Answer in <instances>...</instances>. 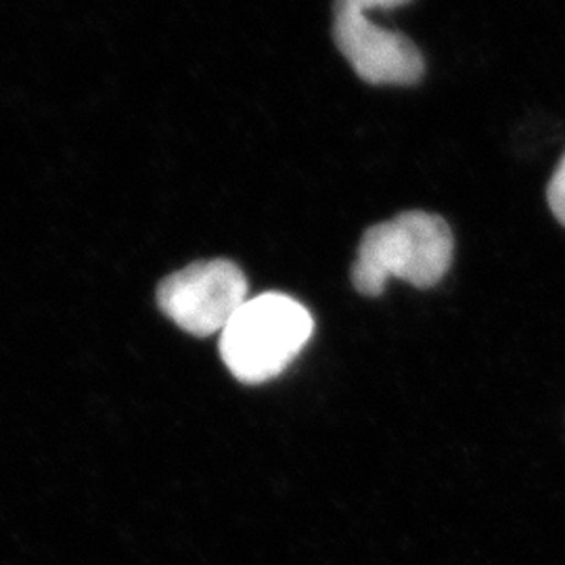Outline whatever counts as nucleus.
I'll use <instances>...</instances> for the list:
<instances>
[{"label": "nucleus", "mask_w": 565, "mask_h": 565, "mask_svg": "<svg viewBox=\"0 0 565 565\" xmlns=\"http://www.w3.org/2000/svg\"><path fill=\"white\" fill-rule=\"evenodd\" d=\"M315 321L302 303L282 294H264L243 303L221 333V354L243 384H264L281 375L312 338Z\"/></svg>", "instance_id": "obj_2"}, {"label": "nucleus", "mask_w": 565, "mask_h": 565, "mask_svg": "<svg viewBox=\"0 0 565 565\" xmlns=\"http://www.w3.org/2000/svg\"><path fill=\"white\" fill-rule=\"evenodd\" d=\"M455 254V237L445 218L404 212L371 226L352 266V282L363 296H380L390 279L434 287L445 279Z\"/></svg>", "instance_id": "obj_1"}, {"label": "nucleus", "mask_w": 565, "mask_h": 565, "mask_svg": "<svg viewBox=\"0 0 565 565\" xmlns=\"http://www.w3.org/2000/svg\"><path fill=\"white\" fill-rule=\"evenodd\" d=\"M546 200L555 214V218L559 223L565 224V156L557 166L553 179L548 182V191H546Z\"/></svg>", "instance_id": "obj_5"}, {"label": "nucleus", "mask_w": 565, "mask_h": 565, "mask_svg": "<svg viewBox=\"0 0 565 565\" xmlns=\"http://www.w3.org/2000/svg\"><path fill=\"white\" fill-rule=\"evenodd\" d=\"M245 302L247 281L242 268L221 258L189 264L158 287L160 310L195 338L223 333Z\"/></svg>", "instance_id": "obj_4"}, {"label": "nucleus", "mask_w": 565, "mask_h": 565, "mask_svg": "<svg viewBox=\"0 0 565 565\" xmlns=\"http://www.w3.org/2000/svg\"><path fill=\"white\" fill-rule=\"evenodd\" d=\"M404 2L408 0H333V41L366 84L411 86L424 78V57L415 42L366 18L371 9H392Z\"/></svg>", "instance_id": "obj_3"}]
</instances>
